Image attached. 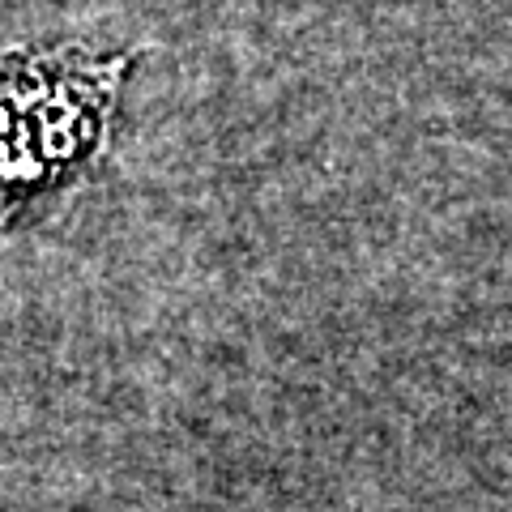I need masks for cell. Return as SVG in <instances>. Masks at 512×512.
Instances as JSON below:
<instances>
[{
  "mask_svg": "<svg viewBox=\"0 0 512 512\" xmlns=\"http://www.w3.org/2000/svg\"><path fill=\"white\" fill-rule=\"evenodd\" d=\"M124 69L77 52L0 64V222L103 146Z\"/></svg>",
  "mask_w": 512,
  "mask_h": 512,
  "instance_id": "6da1fadb",
  "label": "cell"
}]
</instances>
